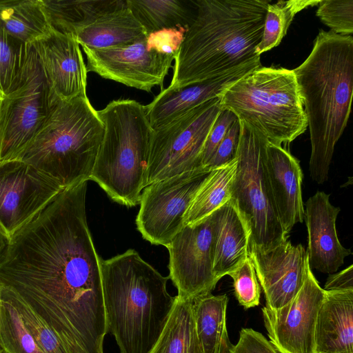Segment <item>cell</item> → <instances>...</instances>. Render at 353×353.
Instances as JSON below:
<instances>
[{
	"mask_svg": "<svg viewBox=\"0 0 353 353\" xmlns=\"http://www.w3.org/2000/svg\"><path fill=\"white\" fill-rule=\"evenodd\" d=\"M87 182L64 189L10 238L0 286L27 303L70 349L107 333L100 258L85 213Z\"/></svg>",
	"mask_w": 353,
	"mask_h": 353,
	"instance_id": "cell-1",
	"label": "cell"
},
{
	"mask_svg": "<svg viewBox=\"0 0 353 353\" xmlns=\"http://www.w3.org/2000/svg\"><path fill=\"white\" fill-rule=\"evenodd\" d=\"M196 14L174 59L169 88L219 77L261 58L259 43L271 0H196Z\"/></svg>",
	"mask_w": 353,
	"mask_h": 353,
	"instance_id": "cell-2",
	"label": "cell"
},
{
	"mask_svg": "<svg viewBox=\"0 0 353 353\" xmlns=\"http://www.w3.org/2000/svg\"><path fill=\"white\" fill-rule=\"evenodd\" d=\"M293 72L310 131V175L323 184L351 111L352 36L319 30L310 54Z\"/></svg>",
	"mask_w": 353,
	"mask_h": 353,
	"instance_id": "cell-3",
	"label": "cell"
},
{
	"mask_svg": "<svg viewBox=\"0 0 353 353\" xmlns=\"http://www.w3.org/2000/svg\"><path fill=\"white\" fill-rule=\"evenodd\" d=\"M107 332L121 353H149L175 302L163 276L133 249L100 258Z\"/></svg>",
	"mask_w": 353,
	"mask_h": 353,
	"instance_id": "cell-4",
	"label": "cell"
},
{
	"mask_svg": "<svg viewBox=\"0 0 353 353\" xmlns=\"http://www.w3.org/2000/svg\"><path fill=\"white\" fill-rule=\"evenodd\" d=\"M103 134L104 125L87 94L58 100L17 159L52 177L65 189L90 180Z\"/></svg>",
	"mask_w": 353,
	"mask_h": 353,
	"instance_id": "cell-5",
	"label": "cell"
},
{
	"mask_svg": "<svg viewBox=\"0 0 353 353\" xmlns=\"http://www.w3.org/2000/svg\"><path fill=\"white\" fill-rule=\"evenodd\" d=\"M97 112L104 134L90 180L115 202L137 205L147 186L152 130L145 106L135 100L119 99Z\"/></svg>",
	"mask_w": 353,
	"mask_h": 353,
	"instance_id": "cell-6",
	"label": "cell"
},
{
	"mask_svg": "<svg viewBox=\"0 0 353 353\" xmlns=\"http://www.w3.org/2000/svg\"><path fill=\"white\" fill-rule=\"evenodd\" d=\"M219 98L222 108L270 143H289L307 128L293 70L261 66L235 81Z\"/></svg>",
	"mask_w": 353,
	"mask_h": 353,
	"instance_id": "cell-7",
	"label": "cell"
},
{
	"mask_svg": "<svg viewBox=\"0 0 353 353\" xmlns=\"http://www.w3.org/2000/svg\"><path fill=\"white\" fill-rule=\"evenodd\" d=\"M267 142L262 135L241 123L236 170L231 195L232 202L249 228V247L262 250L274 248L288 239L279 220L265 173Z\"/></svg>",
	"mask_w": 353,
	"mask_h": 353,
	"instance_id": "cell-8",
	"label": "cell"
},
{
	"mask_svg": "<svg viewBox=\"0 0 353 353\" xmlns=\"http://www.w3.org/2000/svg\"><path fill=\"white\" fill-rule=\"evenodd\" d=\"M57 101L33 47L26 44L19 72L1 103L0 162L19 157Z\"/></svg>",
	"mask_w": 353,
	"mask_h": 353,
	"instance_id": "cell-9",
	"label": "cell"
},
{
	"mask_svg": "<svg viewBox=\"0 0 353 353\" xmlns=\"http://www.w3.org/2000/svg\"><path fill=\"white\" fill-rule=\"evenodd\" d=\"M221 109L218 97L152 130L147 185L203 168L205 143Z\"/></svg>",
	"mask_w": 353,
	"mask_h": 353,
	"instance_id": "cell-10",
	"label": "cell"
},
{
	"mask_svg": "<svg viewBox=\"0 0 353 353\" xmlns=\"http://www.w3.org/2000/svg\"><path fill=\"white\" fill-rule=\"evenodd\" d=\"M211 170L205 168L156 181L142 191L137 229L154 245L167 247L185 226V214Z\"/></svg>",
	"mask_w": 353,
	"mask_h": 353,
	"instance_id": "cell-11",
	"label": "cell"
},
{
	"mask_svg": "<svg viewBox=\"0 0 353 353\" xmlns=\"http://www.w3.org/2000/svg\"><path fill=\"white\" fill-rule=\"evenodd\" d=\"M86 69L102 78L150 92L161 89L176 54L166 52L152 32L132 44L103 50L82 47Z\"/></svg>",
	"mask_w": 353,
	"mask_h": 353,
	"instance_id": "cell-12",
	"label": "cell"
},
{
	"mask_svg": "<svg viewBox=\"0 0 353 353\" xmlns=\"http://www.w3.org/2000/svg\"><path fill=\"white\" fill-rule=\"evenodd\" d=\"M215 211L203 219L185 225L166 247L169 278L179 298L193 301L211 293L218 281L213 273Z\"/></svg>",
	"mask_w": 353,
	"mask_h": 353,
	"instance_id": "cell-13",
	"label": "cell"
},
{
	"mask_svg": "<svg viewBox=\"0 0 353 353\" xmlns=\"http://www.w3.org/2000/svg\"><path fill=\"white\" fill-rule=\"evenodd\" d=\"M64 189L21 160L0 162V227L10 239Z\"/></svg>",
	"mask_w": 353,
	"mask_h": 353,
	"instance_id": "cell-14",
	"label": "cell"
},
{
	"mask_svg": "<svg viewBox=\"0 0 353 353\" xmlns=\"http://www.w3.org/2000/svg\"><path fill=\"white\" fill-rule=\"evenodd\" d=\"M324 294L308 265L303 285L289 303L276 310L262 307L269 341L279 353H314L316 323Z\"/></svg>",
	"mask_w": 353,
	"mask_h": 353,
	"instance_id": "cell-15",
	"label": "cell"
},
{
	"mask_svg": "<svg viewBox=\"0 0 353 353\" xmlns=\"http://www.w3.org/2000/svg\"><path fill=\"white\" fill-rule=\"evenodd\" d=\"M249 256L265 294V307L276 310L289 303L307 276L309 263L304 247L288 239L266 250L249 247Z\"/></svg>",
	"mask_w": 353,
	"mask_h": 353,
	"instance_id": "cell-16",
	"label": "cell"
},
{
	"mask_svg": "<svg viewBox=\"0 0 353 353\" xmlns=\"http://www.w3.org/2000/svg\"><path fill=\"white\" fill-rule=\"evenodd\" d=\"M76 37L52 29L32 44L55 99L68 101L86 94L87 74Z\"/></svg>",
	"mask_w": 353,
	"mask_h": 353,
	"instance_id": "cell-17",
	"label": "cell"
},
{
	"mask_svg": "<svg viewBox=\"0 0 353 353\" xmlns=\"http://www.w3.org/2000/svg\"><path fill=\"white\" fill-rule=\"evenodd\" d=\"M340 210L330 203V195L321 191H317L305 203L306 254L311 269L335 273L344 263L345 258L352 254L338 238L336 221Z\"/></svg>",
	"mask_w": 353,
	"mask_h": 353,
	"instance_id": "cell-18",
	"label": "cell"
},
{
	"mask_svg": "<svg viewBox=\"0 0 353 353\" xmlns=\"http://www.w3.org/2000/svg\"><path fill=\"white\" fill-rule=\"evenodd\" d=\"M261 58L237 67L219 77L180 88L162 90L145 106L152 130L157 129L221 92L248 73L261 67Z\"/></svg>",
	"mask_w": 353,
	"mask_h": 353,
	"instance_id": "cell-19",
	"label": "cell"
},
{
	"mask_svg": "<svg viewBox=\"0 0 353 353\" xmlns=\"http://www.w3.org/2000/svg\"><path fill=\"white\" fill-rule=\"evenodd\" d=\"M264 164L276 214L288 236L294 225L304 219L299 161L281 145L268 141Z\"/></svg>",
	"mask_w": 353,
	"mask_h": 353,
	"instance_id": "cell-20",
	"label": "cell"
},
{
	"mask_svg": "<svg viewBox=\"0 0 353 353\" xmlns=\"http://www.w3.org/2000/svg\"><path fill=\"white\" fill-rule=\"evenodd\" d=\"M314 353H353V290H325L316 323Z\"/></svg>",
	"mask_w": 353,
	"mask_h": 353,
	"instance_id": "cell-21",
	"label": "cell"
},
{
	"mask_svg": "<svg viewBox=\"0 0 353 353\" xmlns=\"http://www.w3.org/2000/svg\"><path fill=\"white\" fill-rule=\"evenodd\" d=\"M215 213L213 273L219 281L249 256L250 233L231 199Z\"/></svg>",
	"mask_w": 353,
	"mask_h": 353,
	"instance_id": "cell-22",
	"label": "cell"
},
{
	"mask_svg": "<svg viewBox=\"0 0 353 353\" xmlns=\"http://www.w3.org/2000/svg\"><path fill=\"white\" fill-rule=\"evenodd\" d=\"M147 36L127 4L103 14L75 34L79 44L90 50L125 46Z\"/></svg>",
	"mask_w": 353,
	"mask_h": 353,
	"instance_id": "cell-23",
	"label": "cell"
},
{
	"mask_svg": "<svg viewBox=\"0 0 353 353\" xmlns=\"http://www.w3.org/2000/svg\"><path fill=\"white\" fill-rule=\"evenodd\" d=\"M228 297L212 293L192 301L196 335L203 353H228L232 346L226 323Z\"/></svg>",
	"mask_w": 353,
	"mask_h": 353,
	"instance_id": "cell-24",
	"label": "cell"
},
{
	"mask_svg": "<svg viewBox=\"0 0 353 353\" xmlns=\"http://www.w3.org/2000/svg\"><path fill=\"white\" fill-rule=\"evenodd\" d=\"M51 27L75 34L103 14L126 6V0H42Z\"/></svg>",
	"mask_w": 353,
	"mask_h": 353,
	"instance_id": "cell-25",
	"label": "cell"
},
{
	"mask_svg": "<svg viewBox=\"0 0 353 353\" xmlns=\"http://www.w3.org/2000/svg\"><path fill=\"white\" fill-rule=\"evenodd\" d=\"M0 22L10 36L28 45L53 29L42 0H0Z\"/></svg>",
	"mask_w": 353,
	"mask_h": 353,
	"instance_id": "cell-26",
	"label": "cell"
},
{
	"mask_svg": "<svg viewBox=\"0 0 353 353\" xmlns=\"http://www.w3.org/2000/svg\"><path fill=\"white\" fill-rule=\"evenodd\" d=\"M127 6L147 34L188 27L196 14V0H126Z\"/></svg>",
	"mask_w": 353,
	"mask_h": 353,
	"instance_id": "cell-27",
	"label": "cell"
},
{
	"mask_svg": "<svg viewBox=\"0 0 353 353\" xmlns=\"http://www.w3.org/2000/svg\"><path fill=\"white\" fill-rule=\"evenodd\" d=\"M236 163V158L228 164L211 170L185 214V225L203 219L231 199Z\"/></svg>",
	"mask_w": 353,
	"mask_h": 353,
	"instance_id": "cell-28",
	"label": "cell"
},
{
	"mask_svg": "<svg viewBox=\"0 0 353 353\" xmlns=\"http://www.w3.org/2000/svg\"><path fill=\"white\" fill-rule=\"evenodd\" d=\"M194 334L192 301L176 296L166 324L149 353H190Z\"/></svg>",
	"mask_w": 353,
	"mask_h": 353,
	"instance_id": "cell-29",
	"label": "cell"
},
{
	"mask_svg": "<svg viewBox=\"0 0 353 353\" xmlns=\"http://www.w3.org/2000/svg\"><path fill=\"white\" fill-rule=\"evenodd\" d=\"M321 0H280L270 3L266 14L261 39L256 47L258 56L279 46L286 34L295 15L300 11L317 6Z\"/></svg>",
	"mask_w": 353,
	"mask_h": 353,
	"instance_id": "cell-30",
	"label": "cell"
},
{
	"mask_svg": "<svg viewBox=\"0 0 353 353\" xmlns=\"http://www.w3.org/2000/svg\"><path fill=\"white\" fill-rule=\"evenodd\" d=\"M0 349L4 353H44L12 303L1 295Z\"/></svg>",
	"mask_w": 353,
	"mask_h": 353,
	"instance_id": "cell-31",
	"label": "cell"
},
{
	"mask_svg": "<svg viewBox=\"0 0 353 353\" xmlns=\"http://www.w3.org/2000/svg\"><path fill=\"white\" fill-rule=\"evenodd\" d=\"M0 295L12 303L44 353H69L49 325L22 299L3 286H0Z\"/></svg>",
	"mask_w": 353,
	"mask_h": 353,
	"instance_id": "cell-32",
	"label": "cell"
},
{
	"mask_svg": "<svg viewBox=\"0 0 353 353\" xmlns=\"http://www.w3.org/2000/svg\"><path fill=\"white\" fill-rule=\"evenodd\" d=\"M26 45L10 36L0 22V90L4 95L19 72Z\"/></svg>",
	"mask_w": 353,
	"mask_h": 353,
	"instance_id": "cell-33",
	"label": "cell"
},
{
	"mask_svg": "<svg viewBox=\"0 0 353 353\" xmlns=\"http://www.w3.org/2000/svg\"><path fill=\"white\" fill-rule=\"evenodd\" d=\"M228 275L233 280L234 293L239 305L245 309L259 305L261 286L249 256Z\"/></svg>",
	"mask_w": 353,
	"mask_h": 353,
	"instance_id": "cell-34",
	"label": "cell"
},
{
	"mask_svg": "<svg viewBox=\"0 0 353 353\" xmlns=\"http://www.w3.org/2000/svg\"><path fill=\"white\" fill-rule=\"evenodd\" d=\"M316 15L330 28L343 36L353 32V0H321Z\"/></svg>",
	"mask_w": 353,
	"mask_h": 353,
	"instance_id": "cell-35",
	"label": "cell"
},
{
	"mask_svg": "<svg viewBox=\"0 0 353 353\" xmlns=\"http://www.w3.org/2000/svg\"><path fill=\"white\" fill-rule=\"evenodd\" d=\"M241 134V123L236 119L229 128L205 168L212 170L228 164L236 158Z\"/></svg>",
	"mask_w": 353,
	"mask_h": 353,
	"instance_id": "cell-36",
	"label": "cell"
},
{
	"mask_svg": "<svg viewBox=\"0 0 353 353\" xmlns=\"http://www.w3.org/2000/svg\"><path fill=\"white\" fill-rule=\"evenodd\" d=\"M236 119L237 118L232 111L221 107L205 143L202 154L203 168H205L229 128Z\"/></svg>",
	"mask_w": 353,
	"mask_h": 353,
	"instance_id": "cell-37",
	"label": "cell"
},
{
	"mask_svg": "<svg viewBox=\"0 0 353 353\" xmlns=\"http://www.w3.org/2000/svg\"><path fill=\"white\" fill-rule=\"evenodd\" d=\"M228 353H279L271 343L259 332L252 328H242L236 345Z\"/></svg>",
	"mask_w": 353,
	"mask_h": 353,
	"instance_id": "cell-38",
	"label": "cell"
},
{
	"mask_svg": "<svg viewBox=\"0 0 353 353\" xmlns=\"http://www.w3.org/2000/svg\"><path fill=\"white\" fill-rule=\"evenodd\" d=\"M353 265L330 274L325 282L324 290H353Z\"/></svg>",
	"mask_w": 353,
	"mask_h": 353,
	"instance_id": "cell-39",
	"label": "cell"
},
{
	"mask_svg": "<svg viewBox=\"0 0 353 353\" xmlns=\"http://www.w3.org/2000/svg\"><path fill=\"white\" fill-rule=\"evenodd\" d=\"M10 239L0 227V254L3 252L7 246Z\"/></svg>",
	"mask_w": 353,
	"mask_h": 353,
	"instance_id": "cell-40",
	"label": "cell"
},
{
	"mask_svg": "<svg viewBox=\"0 0 353 353\" xmlns=\"http://www.w3.org/2000/svg\"><path fill=\"white\" fill-rule=\"evenodd\" d=\"M190 353H203L196 335V332L194 336Z\"/></svg>",
	"mask_w": 353,
	"mask_h": 353,
	"instance_id": "cell-41",
	"label": "cell"
},
{
	"mask_svg": "<svg viewBox=\"0 0 353 353\" xmlns=\"http://www.w3.org/2000/svg\"><path fill=\"white\" fill-rule=\"evenodd\" d=\"M4 97V94L0 90V99H3Z\"/></svg>",
	"mask_w": 353,
	"mask_h": 353,
	"instance_id": "cell-42",
	"label": "cell"
},
{
	"mask_svg": "<svg viewBox=\"0 0 353 353\" xmlns=\"http://www.w3.org/2000/svg\"><path fill=\"white\" fill-rule=\"evenodd\" d=\"M2 99H0V108H1V100H2Z\"/></svg>",
	"mask_w": 353,
	"mask_h": 353,
	"instance_id": "cell-43",
	"label": "cell"
},
{
	"mask_svg": "<svg viewBox=\"0 0 353 353\" xmlns=\"http://www.w3.org/2000/svg\"><path fill=\"white\" fill-rule=\"evenodd\" d=\"M0 353H4L2 350L0 351Z\"/></svg>",
	"mask_w": 353,
	"mask_h": 353,
	"instance_id": "cell-44",
	"label": "cell"
},
{
	"mask_svg": "<svg viewBox=\"0 0 353 353\" xmlns=\"http://www.w3.org/2000/svg\"><path fill=\"white\" fill-rule=\"evenodd\" d=\"M0 351H1V349H0Z\"/></svg>",
	"mask_w": 353,
	"mask_h": 353,
	"instance_id": "cell-45",
	"label": "cell"
}]
</instances>
